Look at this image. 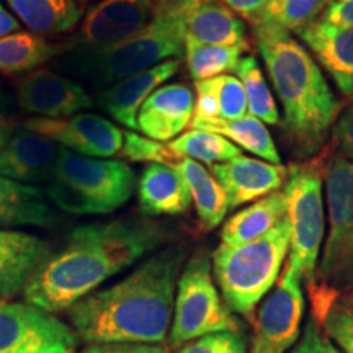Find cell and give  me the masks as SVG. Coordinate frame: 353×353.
<instances>
[{"label":"cell","instance_id":"cell-38","mask_svg":"<svg viewBox=\"0 0 353 353\" xmlns=\"http://www.w3.org/2000/svg\"><path fill=\"white\" fill-rule=\"evenodd\" d=\"M330 132H332V143L339 149L341 156L353 162V101L335 120Z\"/></svg>","mask_w":353,"mask_h":353},{"label":"cell","instance_id":"cell-16","mask_svg":"<svg viewBox=\"0 0 353 353\" xmlns=\"http://www.w3.org/2000/svg\"><path fill=\"white\" fill-rule=\"evenodd\" d=\"M195 94L185 83H164L152 92L138 113V130L159 143H170L190 126Z\"/></svg>","mask_w":353,"mask_h":353},{"label":"cell","instance_id":"cell-8","mask_svg":"<svg viewBox=\"0 0 353 353\" xmlns=\"http://www.w3.org/2000/svg\"><path fill=\"white\" fill-rule=\"evenodd\" d=\"M283 193L290 224V259L286 265L309 285L314 280L325 231L319 164H291Z\"/></svg>","mask_w":353,"mask_h":353},{"label":"cell","instance_id":"cell-24","mask_svg":"<svg viewBox=\"0 0 353 353\" xmlns=\"http://www.w3.org/2000/svg\"><path fill=\"white\" fill-rule=\"evenodd\" d=\"M17 20L28 32L56 37L72 32L82 21L81 0H6Z\"/></svg>","mask_w":353,"mask_h":353},{"label":"cell","instance_id":"cell-23","mask_svg":"<svg viewBox=\"0 0 353 353\" xmlns=\"http://www.w3.org/2000/svg\"><path fill=\"white\" fill-rule=\"evenodd\" d=\"M288 218L283 192H275L232 214L221 231V244L241 245L257 241Z\"/></svg>","mask_w":353,"mask_h":353},{"label":"cell","instance_id":"cell-3","mask_svg":"<svg viewBox=\"0 0 353 353\" xmlns=\"http://www.w3.org/2000/svg\"><path fill=\"white\" fill-rule=\"evenodd\" d=\"M255 41L283 108V128L301 157L324 145L341 103L304 44L290 32L255 23Z\"/></svg>","mask_w":353,"mask_h":353},{"label":"cell","instance_id":"cell-17","mask_svg":"<svg viewBox=\"0 0 353 353\" xmlns=\"http://www.w3.org/2000/svg\"><path fill=\"white\" fill-rule=\"evenodd\" d=\"M59 145L28 130L13 132L0 151V175L13 182L33 185L52 183L56 179Z\"/></svg>","mask_w":353,"mask_h":353},{"label":"cell","instance_id":"cell-21","mask_svg":"<svg viewBox=\"0 0 353 353\" xmlns=\"http://www.w3.org/2000/svg\"><path fill=\"white\" fill-rule=\"evenodd\" d=\"M185 44L249 50L244 21L219 0H196L188 17Z\"/></svg>","mask_w":353,"mask_h":353},{"label":"cell","instance_id":"cell-45","mask_svg":"<svg viewBox=\"0 0 353 353\" xmlns=\"http://www.w3.org/2000/svg\"><path fill=\"white\" fill-rule=\"evenodd\" d=\"M337 301H341L343 306H347L348 309H352L353 311V290L350 291V293H347V294H343L342 298H339Z\"/></svg>","mask_w":353,"mask_h":353},{"label":"cell","instance_id":"cell-1","mask_svg":"<svg viewBox=\"0 0 353 353\" xmlns=\"http://www.w3.org/2000/svg\"><path fill=\"white\" fill-rule=\"evenodd\" d=\"M165 239V229L149 219L82 224L43 263L25 288V299L50 312L68 311Z\"/></svg>","mask_w":353,"mask_h":353},{"label":"cell","instance_id":"cell-15","mask_svg":"<svg viewBox=\"0 0 353 353\" xmlns=\"http://www.w3.org/2000/svg\"><path fill=\"white\" fill-rule=\"evenodd\" d=\"M211 174L226 192L229 210H232L280 192L288 176V169L241 154L228 162L211 165Z\"/></svg>","mask_w":353,"mask_h":353},{"label":"cell","instance_id":"cell-26","mask_svg":"<svg viewBox=\"0 0 353 353\" xmlns=\"http://www.w3.org/2000/svg\"><path fill=\"white\" fill-rule=\"evenodd\" d=\"M175 167L188 185L201 229L213 231L223 223L229 211L226 192L213 174L193 159L182 157Z\"/></svg>","mask_w":353,"mask_h":353},{"label":"cell","instance_id":"cell-30","mask_svg":"<svg viewBox=\"0 0 353 353\" xmlns=\"http://www.w3.org/2000/svg\"><path fill=\"white\" fill-rule=\"evenodd\" d=\"M169 148L176 156L193 159L203 164H219L241 156V149L214 132L192 130L170 141Z\"/></svg>","mask_w":353,"mask_h":353},{"label":"cell","instance_id":"cell-14","mask_svg":"<svg viewBox=\"0 0 353 353\" xmlns=\"http://www.w3.org/2000/svg\"><path fill=\"white\" fill-rule=\"evenodd\" d=\"M162 0H100L88 8L81 21L77 43L90 50H103L125 41L149 25Z\"/></svg>","mask_w":353,"mask_h":353},{"label":"cell","instance_id":"cell-42","mask_svg":"<svg viewBox=\"0 0 353 353\" xmlns=\"http://www.w3.org/2000/svg\"><path fill=\"white\" fill-rule=\"evenodd\" d=\"M219 2L231 8L234 13L241 15L242 19L249 20L250 23H255L268 3H270V0H219Z\"/></svg>","mask_w":353,"mask_h":353},{"label":"cell","instance_id":"cell-40","mask_svg":"<svg viewBox=\"0 0 353 353\" xmlns=\"http://www.w3.org/2000/svg\"><path fill=\"white\" fill-rule=\"evenodd\" d=\"M196 87V99H195V114L193 118H201V120H213L219 118L218 99H216V92L213 82L200 81L195 82Z\"/></svg>","mask_w":353,"mask_h":353},{"label":"cell","instance_id":"cell-13","mask_svg":"<svg viewBox=\"0 0 353 353\" xmlns=\"http://www.w3.org/2000/svg\"><path fill=\"white\" fill-rule=\"evenodd\" d=\"M17 103L21 112L38 118L61 120L94 107L81 82L51 69H38L15 82Z\"/></svg>","mask_w":353,"mask_h":353},{"label":"cell","instance_id":"cell-28","mask_svg":"<svg viewBox=\"0 0 353 353\" xmlns=\"http://www.w3.org/2000/svg\"><path fill=\"white\" fill-rule=\"evenodd\" d=\"M64 52L63 44L32 32H17L0 39V72L26 74Z\"/></svg>","mask_w":353,"mask_h":353},{"label":"cell","instance_id":"cell-44","mask_svg":"<svg viewBox=\"0 0 353 353\" xmlns=\"http://www.w3.org/2000/svg\"><path fill=\"white\" fill-rule=\"evenodd\" d=\"M12 136H13V126L8 121L3 120V118H0V151L6 148Z\"/></svg>","mask_w":353,"mask_h":353},{"label":"cell","instance_id":"cell-29","mask_svg":"<svg viewBox=\"0 0 353 353\" xmlns=\"http://www.w3.org/2000/svg\"><path fill=\"white\" fill-rule=\"evenodd\" d=\"M244 51L242 48L232 46L185 44V61L193 81H210L224 74L236 72Z\"/></svg>","mask_w":353,"mask_h":353},{"label":"cell","instance_id":"cell-32","mask_svg":"<svg viewBox=\"0 0 353 353\" xmlns=\"http://www.w3.org/2000/svg\"><path fill=\"white\" fill-rule=\"evenodd\" d=\"M325 3L327 0H270L255 23L272 25L285 32L298 33L317 20L324 12Z\"/></svg>","mask_w":353,"mask_h":353},{"label":"cell","instance_id":"cell-43","mask_svg":"<svg viewBox=\"0 0 353 353\" xmlns=\"http://www.w3.org/2000/svg\"><path fill=\"white\" fill-rule=\"evenodd\" d=\"M20 30V21L12 12H8L6 6L0 2V39L8 37V34L17 33Z\"/></svg>","mask_w":353,"mask_h":353},{"label":"cell","instance_id":"cell-33","mask_svg":"<svg viewBox=\"0 0 353 353\" xmlns=\"http://www.w3.org/2000/svg\"><path fill=\"white\" fill-rule=\"evenodd\" d=\"M120 154L126 161L148 162L149 165L162 164L175 167L182 159L176 156L169 145L134 131H123V148Z\"/></svg>","mask_w":353,"mask_h":353},{"label":"cell","instance_id":"cell-39","mask_svg":"<svg viewBox=\"0 0 353 353\" xmlns=\"http://www.w3.org/2000/svg\"><path fill=\"white\" fill-rule=\"evenodd\" d=\"M81 353H169L162 343H87Z\"/></svg>","mask_w":353,"mask_h":353},{"label":"cell","instance_id":"cell-5","mask_svg":"<svg viewBox=\"0 0 353 353\" xmlns=\"http://www.w3.org/2000/svg\"><path fill=\"white\" fill-rule=\"evenodd\" d=\"M288 254V218L257 241L221 244L213 252V276L226 306L254 321L255 307L275 286Z\"/></svg>","mask_w":353,"mask_h":353},{"label":"cell","instance_id":"cell-34","mask_svg":"<svg viewBox=\"0 0 353 353\" xmlns=\"http://www.w3.org/2000/svg\"><path fill=\"white\" fill-rule=\"evenodd\" d=\"M211 82H213L216 99H218L219 118L239 120V118L249 114L247 95L239 79L224 74V76L211 79Z\"/></svg>","mask_w":353,"mask_h":353},{"label":"cell","instance_id":"cell-7","mask_svg":"<svg viewBox=\"0 0 353 353\" xmlns=\"http://www.w3.org/2000/svg\"><path fill=\"white\" fill-rule=\"evenodd\" d=\"M216 332H242V325L223 303L208 255L198 254L185 263L176 281L170 347Z\"/></svg>","mask_w":353,"mask_h":353},{"label":"cell","instance_id":"cell-6","mask_svg":"<svg viewBox=\"0 0 353 353\" xmlns=\"http://www.w3.org/2000/svg\"><path fill=\"white\" fill-rule=\"evenodd\" d=\"M329 232L314 280L309 283L312 317L353 290V162L334 156L325 164Z\"/></svg>","mask_w":353,"mask_h":353},{"label":"cell","instance_id":"cell-20","mask_svg":"<svg viewBox=\"0 0 353 353\" xmlns=\"http://www.w3.org/2000/svg\"><path fill=\"white\" fill-rule=\"evenodd\" d=\"M345 97L353 99V26L317 19L296 33Z\"/></svg>","mask_w":353,"mask_h":353},{"label":"cell","instance_id":"cell-11","mask_svg":"<svg viewBox=\"0 0 353 353\" xmlns=\"http://www.w3.org/2000/svg\"><path fill=\"white\" fill-rule=\"evenodd\" d=\"M54 182L82 192L108 214L131 198L134 172L123 161L79 156L59 145Z\"/></svg>","mask_w":353,"mask_h":353},{"label":"cell","instance_id":"cell-36","mask_svg":"<svg viewBox=\"0 0 353 353\" xmlns=\"http://www.w3.org/2000/svg\"><path fill=\"white\" fill-rule=\"evenodd\" d=\"M176 353H247L244 332H216L185 343Z\"/></svg>","mask_w":353,"mask_h":353},{"label":"cell","instance_id":"cell-19","mask_svg":"<svg viewBox=\"0 0 353 353\" xmlns=\"http://www.w3.org/2000/svg\"><path fill=\"white\" fill-rule=\"evenodd\" d=\"M180 59H170L156 68L134 74L113 83L99 94V105L114 121L126 126L130 131L138 130V113L145 100L159 87L179 72Z\"/></svg>","mask_w":353,"mask_h":353},{"label":"cell","instance_id":"cell-31","mask_svg":"<svg viewBox=\"0 0 353 353\" xmlns=\"http://www.w3.org/2000/svg\"><path fill=\"white\" fill-rule=\"evenodd\" d=\"M236 74L245 90L249 114H252L254 118H257L265 125H278L280 123V113H278L275 97H273L270 88L267 85V81H265L257 59L254 56L242 57L236 69Z\"/></svg>","mask_w":353,"mask_h":353},{"label":"cell","instance_id":"cell-18","mask_svg":"<svg viewBox=\"0 0 353 353\" xmlns=\"http://www.w3.org/2000/svg\"><path fill=\"white\" fill-rule=\"evenodd\" d=\"M50 257V244L41 237L0 228V301L25 291Z\"/></svg>","mask_w":353,"mask_h":353},{"label":"cell","instance_id":"cell-35","mask_svg":"<svg viewBox=\"0 0 353 353\" xmlns=\"http://www.w3.org/2000/svg\"><path fill=\"white\" fill-rule=\"evenodd\" d=\"M319 324L327 334V337L343 353H353V311L343 306L341 301H335L325 314L321 317Z\"/></svg>","mask_w":353,"mask_h":353},{"label":"cell","instance_id":"cell-25","mask_svg":"<svg viewBox=\"0 0 353 353\" xmlns=\"http://www.w3.org/2000/svg\"><path fill=\"white\" fill-rule=\"evenodd\" d=\"M54 221L41 190L0 175V226L50 228Z\"/></svg>","mask_w":353,"mask_h":353},{"label":"cell","instance_id":"cell-10","mask_svg":"<svg viewBox=\"0 0 353 353\" xmlns=\"http://www.w3.org/2000/svg\"><path fill=\"white\" fill-rule=\"evenodd\" d=\"M304 314L301 278L286 265L263 298L254 322L249 353H286L298 342Z\"/></svg>","mask_w":353,"mask_h":353},{"label":"cell","instance_id":"cell-22","mask_svg":"<svg viewBox=\"0 0 353 353\" xmlns=\"http://www.w3.org/2000/svg\"><path fill=\"white\" fill-rule=\"evenodd\" d=\"M138 201L145 216H176L187 213L192 193L176 167L151 164L138 182Z\"/></svg>","mask_w":353,"mask_h":353},{"label":"cell","instance_id":"cell-41","mask_svg":"<svg viewBox=\"0 0 353 353\" xmlns=\"http://www.w3.org/2000/svg\"><path fill=\"white\" fill-rule=\"evenodd\" d=\"M319 19L337 26H353V0H327Z\"/></svg>","mask_w":353,"mask_h":353},{"label":"cell","instance_id":"cell-2","mask_svg":"<svg viewBox=\"0 0 353 353\" xmlns=\"http://www.w3.org/2000/svg\"><path fill=\"white\" fill-rule=\"evenodd\" d=\"M185 257L182 245L165 247L123 280L82 298L68 309L74 332L85 343L164 342Z\"/></svg>","mask_w":353,"mask_h":353},{"label":"cell","instance_id":"cell-4","mask_svg":"<svg viewBox=\"0 0 353 353\" xmlns=\"http://www.w3.org/2000/svg\"><path fill=\"white\" fill-rule=\"evenodd\" d=\"M196 0H162L148 26L125 41L103 50L72 48L57 56L56 68L74 81L107 88L123 79L144 72L185 54L190 12Z\"/></svg>","mask_w":353,"mask_h":353},{"label":"cell","instance_id":"cell-37","mask_svg":"<svg viewBox=\"0 0 353 353\" xmlns=\"http://www.w3.org/2000/svg\"><path fill=\"white\" fill-rule=\"evenodd\" d=\"M290 353H343L327 337L316 317H309L301 339L294 343Z\"/></svg>","mask_w":353,"mask_h":353},{"label":"cell","instance_id":"cell-9","mask_svg":"<svg viewBox=\"0 0 353 353\" xmlns=\"http://www.w3.org/2000/svg\"><path fill=\"white\" fill-rule=\"evenodd\" d=\"M79 337L52 312L25 301H0V353H76Z\"/></svg>","mask_w":353,"mask_h":353},{"label":"cell","instance_id":"cell-27","mask_svg":"<svg viewBox=\"0 0 353 353\" xmlns=\"http://www.w3.org/2000/svg\"><path fill=\"white\" fill-rule=\"evenodd\" d=\"M190 126L193 130L214 132V134L229 139L239 149H245L247 152H252L257 157L263 159V161L272 162V164H281V157L276 151L270 131L265 126V123L254 118L252 114H245L239 120H223V118L201 120V118H193Z\"/></svg>","mask_w":353,"mask_h":353},{"label":"cell","instance_id":"cell-12","mask_svg":"<svg viewBox=\"0 0 353 353\" xmlns=\"http://www.w3.org/2000/svg\"><path fill=\"white\" fill-rule=\"evenodd\" d=\"M23 128L79 156L110 159L123 148V131L95 113H79L61 120L37 117L26 120Z\"/></svg>","mask_w":353,"mask_h":353}]
</instances>
